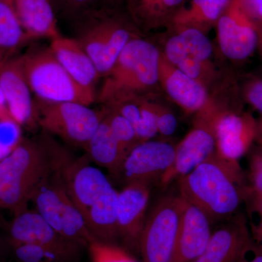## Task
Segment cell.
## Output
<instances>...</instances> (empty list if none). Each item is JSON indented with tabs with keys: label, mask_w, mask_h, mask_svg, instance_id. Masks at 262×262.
<instances>
[{
	"label": "cell",
	"mask_w": 262,
	"mask_h": 262,
	"mask_svg": "<svg viewBox=\"0 0 262 262\" xmlns=\"http://www.w3.org/2000/svg\"><path fill=\"white\" fill-rule=\"evenodd\" d=\"M186 0H122L129 18L141 34L170 29Z\"/></svg>",
	"instance_id": "obj_23"
},
{
	"label": "cell",
	"mask_w": 262,
	"mask_h": 262,
	"mask_svg": "<svg viewBox=\"0 0 262 262\" xmlns=\"http://www.w3.org/2000/svg\"><path fill=\"white\" fill-rule=\"evenodd\" d=\"M179 194L201 208L212 222L228 220L248 194L238 163L216 153L179 179Z\"/></svg>",
	"instance_id": "obj_3"
},
{
	"label": "cell",
	"mask_w": 262,
	"mask_h": 262,
	"mask_svg": "<svg viewBox=\"0 0 262 262\" xmlns=\"http://www.w3.org/2000/svg\"><path fill=\"white\" fill-rule=\"evenodd\" d=\"M211 224L209 217L201 208L184 199L182 222L172 262L195 261L211 238Z\"/></svg>",
	"instance_id": "obj_19"
},
{
	"label": "cell",
	"mask_w": 262,
	"mask_h": 262,
	"mask_svg": "<svg viewBox=\"0 0 262 262\" xmlns=\"http://www.w3.org/2000/svg\"><path fill=\"white\" fill-rule=\"evenodd\" d=\"M229 0H190L175 15L168 30L194 29L208 34L215 27Z\"/></svg>",
	"instance_id": "obj_25"
},
{
	"label": "cell",
	"mask_w": 262,
	"mask_h": 262,
	"mask_svg": "<svg viewBox=\"0 0 262 262\" xmlns=\"http://www.w3.org/2000/svg\"><path fill=\"white\" fill-rule=\"evenodd\" d=\"M213 124L215 153L232 163H238L258 136V123L251 115L218 104L213 113Z\"/></svg>",
	"instance_id": "obj_12"
},
{
	"label": "cell",
	"mask_w": 262,
	"mask_h": 262,
	"mask_svg": "<svg viewBox=\"0 0 262 262\" xmlns=\"http://www.w3.org/2000/svg\"><path fill=\"white\" fill-rule=\"evenodd\" d=\"M74 37L94 61L101 78L127 43L142 37L125 10L101 5L75 24Z\"/></svg>",
	"instance_id": "obj_5"
},
{
	"label": "cell",
	"mask_w": 262,
	"mask_h": 262,
	"mask_svg": "<svg viewBox=\"0 0 262 262\" xmlns=\"http://www.w3.org/2000/svg\"><path fill=\"white\" fill-rule=\"evenodd\" d=\"M184 203L180 194H167L155 203L146 216L139 243L143 262H172Z\"/></svg>",
	"instance_id": "obj_8"
},
{
	"label": "cell",
	"mask_w": 262,
	"mask_h": 262,
	"mask_svg": "<svg viewBox=\"0 0 262 262\" xmlns=\"http://www.w3.org/2000/svg\"><path fill=\"white\" fill-rule=\"evenodd\" d=\"M10 232L14 244L38 245L58 253L69 261L75 259L81 251L60 235L37 211L27 210L15 215Z\"/></svg>",
	"instance_id": "obj_16"
},
{
	"label": "cell",
	"mask_w": 262,
	"mask_h": 262,
	"mask_svg": "<svg viewBox=\"0 0 262 262\" xmlns=\"http://www.w3.org/2000/svg\"><path fill=\"white\" fill-rule=\"evenodd\" d=\"M176 146L163 141L139 143L124 160L117 176L125 183L145 182L151 185L160 181L175 159Z\"/></svg>",
	"instance_id": "obj_13"
},
{
	"label": "cell",
	"mask_w": 262,
	"mask_h": 262,
	"mask_svg": "<svg viewBox=\"0 0 262 262\" xmlns=\"http://www.w3.org/2000/svg\"><path fill=\"white\" fill-rule=\"evenodd\" d=\"M51 41L52 52L71 77L84 89L97 95L96 85L101 75L80 43L74 37L62 35Z\"/></svg>",
	"instance_id": "obj_20"
},
{
	"label": "cell",
	"mask_w": 262,
	"mask_h": 262,
	"mask_svg": "<svg viewBox=\"0 0 262 262\" xmlns=\"http://www.w3.org/2000/svg\"><path fill=\"white\" fill-rule=\"evenodd\" d=\"M250 181L251 186L248 188V194L262 195V149L251 160Z\"/></svg>",
	"instance_id": "obj_34"
},
{
	"label": "cell",
	"mask_w": 262,
	"mask_h": 262,
	"mask_svg": "<svg viewBox=\"0 0 262 262\" xmlns=\"http://www.w3.org/2000/svg\"><path fill=\"white\" fill-rule=\"evenodd\" d=\"M260 134L262 138V120L258 124V135Z\"/></svg>",
	"instance_id": "obj_41"
},
{
	"label": "cell",
	"mask_w": 262,
	"mask_h": 262,
	"mask_svg": "<svg viewBox=\"0 0 262 262\" xmlns=\"http://www.w3.org/2000/svg\"><path fill=\"white\" fill-rule=\"evenodd\" d=\"M15 257L18 262H70L51 250L32 244H14Z\"/></svg>",
	"instance_id": "obj_31"
},
{
	"label": "cell",
	"mask_w": 262,
	"mask_h": 262,
	"mask_svg": "<svg viewBox=\"0 0 262 262\" xmlns=\"http://www.w3.org/2000/svg\"><path fill=\"white\" fill-rule=\"evenodd\" d=\"M26 78L36 98L91 106L97 95L84 89L62 67L50 47L32 48L20 56Z\"/></svg>",
	"instance_id": "obj_6"
},
{
	"label": "cell",
	"mask_w": 262,
	"mask_h": 262,
	"mask_svg": "<svg viewBox=\"0 0 262 262\" xmlns=\"http://www.w3.org/2000/svg\"><path fill=\"white\" fill-rule=\"evenodd\" d=\"M61 173L46 182L32 202L36 211L60 235L81 249L88 248L94 237L71 199Z\"/></svg>",
	"instance_id": "obj_9"
},
{
	"label": "cell",
	"mask_w": 262,
	"mask_h": 262,
	"mask_svg": "<svg viewBox=\"0 0 262 262\" xmlns=\"http://www.w3.org/2000/svg\"><path fill=\"white\" fill-rule=\"evenodd\" d=\"M101 110L102 118L84 150L90 161L117 176L127 154L114 134L103 108Z\"/></svg>",
	"instance_id": "obj_24"
},
{
	"label": "cell",
	"mask_w": 262,
	"mask_h": 262,
	"mask_svg": "<svg viewBox=\"0 0 262 262\" xmlns=\"http://www.w3.org/2000/svg\"><path fill=\"white\" fill-rule=\"evenodd\" d=\"M6 0H0V65L30 41Z\"/></svg>",
	"instance_id": "obj_27"
},
{
	"label": "cell",
	"mask_w": 262,
	"mask_h": 262,
	"mask_svg": "<svg viewBox=\"0 0 262 262\" xmlns=\"http://www.w3.org/2000/svg\"><path fill=\"white\" fill-rule=\"evenodd\" d=\"M102 108L114 134L128 154L131 150L141 143L134 127L127 119L112 108L106 106H103Z\"/></svg>",
	"instance_id": "obj_28"
},
{
	"label": "cell",
	"mask_w": 262,
	"mask_h": 262,
	"mask_svg": "<svg viewBox=\"0 0 262 262\" xmlns=\"http://www.w3.org/2000/svg\"><path fill=\"white\" fill-rule=\"evenodd\" d=\"M251 239L244 221H232L213 232L206 249L194 262H237Z\"/></svg>",
	"instance_id": "obj_22"
},
{
	"label": "cell",
	"mask_w": 262,
	"mask_h": 262,
	"mask_svg": "<svg viewBox=\"0 0 262 262\" xmlns=\"http://www.w3.org/2000/svg\"><path fill=\"white\" fill-rule=\"evenodd\" d=\"M101 5L105 6L117 7L120 6L122 0H101Z\"/></svg>",
	"instance_id": "obj_40"
},
{
	"label": "cell",
	"mask_w": 262,
	"mask_h": 262,
	"mask_svg": "<svg viewBox=\"0 0 262 262\" xmlns=\"http://www.w3.org/2000/svg\"><path fill=\"white\" fill-rule=\"evenodd\" d=\"M215 106L216 103L212 99L207 107L196 114L192 129L176 146L173 163L160 179L162 187L185 177L215 154L216 143L213 119Z\"/></svg>",
	"instance_id": "obj_11"
},
{
	"label": "cell",
	"mask_w": 262,
	"mask_h": 262,
	"mask_svg": "<svg viewBox=\"0 0 262 262\" xmlns=\"http://www.w3.org/2000/svg\"><path fill=\"white\" fill-rule=\"evenodd\" d=\"M161 106L154 99L139 98L106 106L130 122L141 143L151 140L158 134V117Z\"/></svg>",
	"instance_id": "obj_26"
},
{
	"label": "cell",
	"mask_w": 262,
	"mask_h": 262,
	"mask_svg": "<svg viewBox=\"0 0 262 262\" xmlns=\"http://www.w3.org/2000/svg\"><path fill=\"white\" fill-rule=\"evenodd\" d=\"M36 121L42 131L85 149L102 118V110L76 102H50L34 99Z\"/></svg>",
	"instance_id": "obj_7"
},
{
	"label": "cell",
	"mask_w": 262,
	"mask_h": 262,
	"mask_svg": "<svg viewBox=\"0 0 262 262\" xmlns=\"http://www.w3.org/2000/svg\"><path fill=\"white\" fill-rule=\"evenodd\" d=\"M150 186L145 182H131L118 192L117 225L119 239L125 247L136 253L139 252L141 235L145 225Z\"/></svg>",
	"instance_id": "obj_14"
},
{
	"label": "cell",
	"mask_w": 262,
	"mask_h": 262,
	"mask_svg": "<svg viewBox=\"0 0 262 262\" xmlns=\"http://www.w3.org/2000/svg\"><path fill=\"white\" fill-rule=\"evenodd\" d=\"M67 192L94 239L115 244L118 192L88 157L72 158L61 170Z\"/></svg>",
	"instance_id": "obj_2"
},
{
	"label": "cell",
	"mask_w": 262,
	"mask_h": 262,
	"mask_svg": "<svg viewBox=\"0 0 262 262\" xmlns=\"http://www.w3.org/2000/svg\"><path fill=\"white\" fill-rule=\"evenodd\" d=\"M56 16L75 24L82 17L101 6V0H50Z\"/></svg>",
	"instance_id": "obj_29"
},
{
	"label": "cell",
	"mask_w": 262,
	"mask_h": 262,
	"mask_svg": "<svg viewBox=\"0 0 262 262\" xmlns=\"http://www.w3.org/2000/svg\"><path fill=\"white\" fill-rule=\"evenodd\" d=\"M251 198V214L252 218V233L253 242L262 248V195H247Z\"/></svg>",
	"instance_id": "obj_33"
},
{
	"label": "cell",
	"mask_w": 262,
	"mask_h": 262,
	"mask_svg": "<svg viewBox=\"0 0 262 262\" xmlns=\"http://www.w3.org/2000/svg\"><path fill=\"white\" fill-rule=\"evenodd\" d=\"M160 49L145 38L132 39L104 77L96 99L106 106L134 99H154L162 92Z\"/></svg>",
	"instance_id": "obj_4"
},
{
	"label": "cell",
	"mask_w": 262,
	"mask_h": 262,
	"mask_svg": "<svg viewBox=\"0 0 262 262\" xmlns=\"http://www.w3.org/2000/svg\"><path fill=\"white\" fill-rule=\"evenodd\" d=\"M245 98L253 107L262 113V80H251L244 89Z\"/></svg>",
	"instance_id": "obj_36"
},
{
	"label": "cell",
	"mask_w": 262,
	"mask_h": 262,
	"mask_svg": "<svg viewBox=\"0 0 262 262\" xmlns=\"http://www.w3.org/2000/svg\"><path fill=\"white\" fill-rule=\"evenodd\" d=\"M10 117H12L11 115L7 108L4 97H3L1 90H0V120H7V118H10Z\"/></svg>",
	"instance_id": "obj_38"
},
{
	"label": "cell",
	"mask_w": 262,
	"mask_h": 262,
	"mask_svg": "<svg viewBox=\"0 0 262 262\" xmlns=\"http://www.w3.org/2000/svg\"><path fill=\"white\" fill-rule=\"evenodd\" d=\"M72 158L44 131L32 139L21 138L14 149L0 160V207L15 215L27 211L38 190L60 173Z\"/></svg>",
	"instance_id": "obj_1"
},
{
	"label": "cell",
	"mask_w": 262,
	"mask_h": 262,
	"mask_svg": "<svg viewBox=\"0 0 262 262\" xmlns=\"http://www.w3.org/2000/svg\"><path fill=\"white\" fill-rule=\"evenodd\" d=\"M31 40L61 35L50 0H6Z\"/></svg>",
	"instance_id": "obj_21"
},
{
	"label": "cell",
	"mask_w": 262,
	"mask_h": 262,
	"mask_svg": "<svg viewBox=\"0 0 262 262\" xmlns=\"http://www.w3.org/2000/svg\"><path fill=\"white\" fill-rule=\"evenodd\" d=\"M163 56L170 63L204 85L206 89L215 75L211 61L213 46L207 34L194 29L169 30Z\"/></svg>",
	"instance_id": "obj_10"
},
{
	"label": "cell",
	"mask_w": 262,
	"mask_h": 262,
	"mask_svg": "<svg viewBox=\"0 0 262 262\" xmlns=\"http://www.w3.org/2000/svg\"><path fill=\"white\" fill-rule=\"evenodd\" d=\"M92 262H138L125 248L93 239L89 246Z\"/></svg>",
	"instance_id": "obj_30"
},
{
	"label": "cell",
	"mask_w": 262,
	"mask_h": 262,
	"mask_svg": "<svg viewBox=\"0 0 262 262\" xmlns=\"http://www.w3.org/2000/svg\"><path fill=\"white\" fill-rule=\"evenodd\" d=\"M159 82L162 91L186 113L198 114L211 101L206 88L170 63L161 51Z\"/></svg>",
	"instance_id": "obj_18"
},
{
	"label": "cell",
	"mask_w": 262,
	"mask_h": 262,
	"mask_svg": "<svg viewBox=\"0 0 262 262\" xmlns=\"http://www.w3.org/2000/svg\"><path fill=\"white\" fill-rule=\"evenodd\" d=\"M215 27L221 52L232 61H243L251 56L261 39L256 27L229 4Z\"/></svg>",
	"instance_id": "obj_17"
},
{
	"label": "cell",
	"mask_w": 262,
	"mask_h": 262,
	"mask_svg": "<svg viewBox=\"0 0 262 262\" xmlns=\"http://www.w3.org/2000/svg\"><path fill=\"white\" fill-rule=\"evenodd\" d=\"M228 4L252 24L262 37V0H229Z\"/></svg>",
	"instance_id": "obj_32"
},
{
	"label": "cell",
	"mask_w": 262,
	"mask_h": 262,
	"mask_svg": "<svg viewBox=\"0 0 262 262\" xmlns=\"http://www.w3.org/2000/svg\"><path fill=\"white\" fill-rule=\"evenodd\" d=\"M0 90L10 115L19 126H37L34 99L20 57L9 58L0 65Z\"/></svg>",
	"instance_id": "obj_15"
},
{
	"label": "cell",
	"mask_w": 262,
	"mask_h": 262,
	"mask_svg": "<svg viewBox=\"0 0 262 262\" xmlns=\"http://www.w3.org/2000/svg\"><path fill=\"white\" fill-rule=\"evenodd\" d=\"M177 119L170 110L162 105L158 117V134L169 137L177 130Z\"/></svg>",
	"instance_id": "obj_35"
},
{
	"label": "cell",
	"mask_w": 262,
	"mask_h": 262,
	"mask_svg": "<svg viewBox=\"0 0 262 262\" xmlns=\"http://www.w3.org/2000/svg\"><path fill=\"white\" fill-rule=\"evenodd\" d=\"M17 145V144H16ZM16 145H10V144H7L0 140V160L5 158L10 151H12Z\"/></svg>",
	"instance_id": "obj_39"
},
{
	"label": "cell",
	"mask_w": 262,
	"mask_h": 262,
	"mask_svg": "<svg viewBox=\"0 0 262 262\" xmlns=\"http://www.w3.org/2000/svg\"><path fill=\"white\" fill-rule=\"evenodd\" d=\"M237 262H262V248L253 242L252 237L244 248Z\"/></svg>",
	"instance_id": "obj_37"
}]
</instances>
